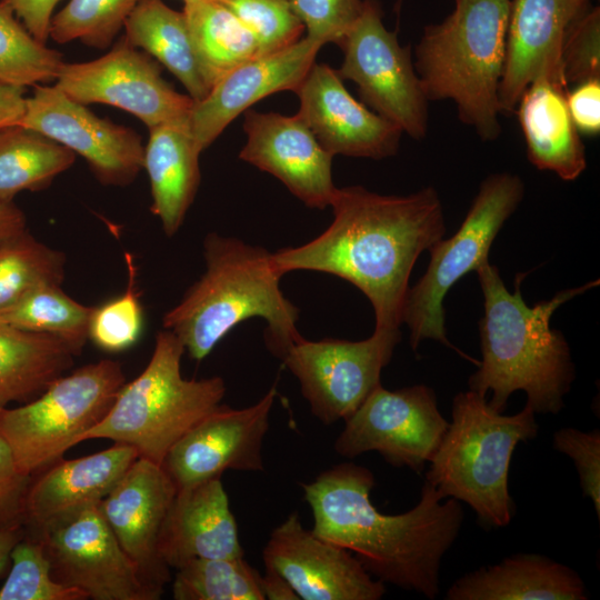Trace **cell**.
<instances>
[{
    "label": "cell",
    "mask_w": 600,
    "mask_h": 600,
    "mask_svg": "<svg viewBox=\"0 0 600 600\" xmlns=\"http://www.w3.org/2000/svg\"><path fill=\"white\" fill-rule=\"evenodd\" d=\"M61 0H0L40 42L49 38L51 19Z\"/></svg>",
    "instance_id": "cell-45"
},
{
    "label": "cell",
    "mask_w": 600,
    "mask_h": 600,
    "mask_svg": "<svg viewBox=\"0 0 600 600\" xmlns=\"http://www.w3.org/2000/svg\"><path fill=\"white\" fill-rule=\"evenodd\" d=\"M590 7V0H511L499 88L501 114L514 113L547 56L562 47L569 27Z\"/></svg>",
    "instance_id": "cell-25"
},
{
    "label": "cell",
    "mask_w": 600,
    "mask_h": 600,
    "mask_svg": "<svg viewBox=\"0 0 600 600\" xmlns=\"http://www.w3.org/2000/svg\"><path fill=\"white\" fill-rule=\"evenodd\" d=\"M206 271L162 319L189 357L203 360L240 322L267 321L264 342L277 358L301 334L299 309L280 289L282 274L267 249L216 232L203 240Z\"/></svg>",
    "instance_id": "cell-4"
},
{
    "label": "cell",
    "mask_w": 600,
    "mask_h": 600,
    "mask_svg": "<svg viewBox=\"0 0 600 600\" xmlns=\"http://www.w3.org/2000/svg\"><path fill=\"white\" fill-rule=\"evenodd\" d=\"M198 149L189 119L149 129L143 169L151 187V212L161 222L167 237L182 226L200 184Z\"/></svg>",
    "instance_id": "cell-27"
},
{
    "label": "cell",
    "mask_w": 600,
    "mask_h": 600,
    "mask_svg": "<svg viewBox=\"0 0 600 600\" xmlns=\"http://www.w3.org/2000/svg\"><path fill=\"white\" fill-rule=\"evenodd\" d=\"M523 197L524 182L518 174L506 171L487 176L456 233L430 247L429 266L409 287L402 313L413 351L421 341L432 339L476 362L448 340L443 300L462 277L489 261L496 237Z\"/></svg>",
    "instance_id": "cell-9"
},
{
    "label": "cell",
    "mask_w": 600,
    "mask_h": 600,
    "mask_svg": "<svg viewBox=\"0 0 600 600\" xmlns=\"http://www.w3.org/2000/svg\"><path fill=\"white\" fill-rule=\"evenodd\" d=\"M339 47L341 79L353 81L362 101L414 140L426 138L429 100L416 72L409 46L388 30L378 0H363L362 10Z\"/></svg>",
    "instance_id": "cell-10"
},
{
    "label": "cell",
    "mask_w": 600,
    "mask_h": 600,
    "mask_svg": "<svg viewBox=\"0 0 600 600\" xmlns=\"http://www.w3.org/2000/svg\"><path fill=\"white\" fill-rule=\"evenodd\" d=\"M534 414L524 406L520 412L504 416L476 391L457 393L452 421L430 460L426 480L444 499L470 506L480 526H508L516 510L508 487L510 461L519 442L537 437Z\"/></svg>",
    "instance_id": "cell-6"
},
{
    "label": "cell",
    "mask_w": 600,
    "mask_h": 600,
    "mask_svg": "<svg viewBox=\"0 0 600 600\" xmlns=\"http://www.w3.org/2000/svg\"><path fill=\"white\" fill-rule=\"evenodd\" d=\"M128 283L124 292L100 307H93L88 339L108 352H119L132 347L143 328V312L136 286L137 267L130 253H126Z\"/></svg>",
    "instance_id": "cell-38"
},
{
    "label": "cell",
    "mask_w": 600,
    "mask_h": 600,
    "mask_svg": "<svg viewBox=\"0 0 600 600\" xmlns=\"http://www.w3.org/2000/svg\"><path fill=\"white\" fill-rule=\"evenodd\" d=\"M374 476L366 467L340 463L302 484L313 514L312 532L350 551L376 579L428 599L440 591V566L463 521L457 499L427 480L419 502L400 514H384L372 504Z\"/></svg>",
    "instance_id": "cell-2"
},
{
    "label": "cell",
    "mask_w": 600,
    "mask_h": 600,
    "mask_svg": "<svg viewBox=\"0 0 600 600\" xmlns=\"http://www.w3.org/2000/svg\"><path fill=\"white\" fill-rule=\"evenodd\" d=\"M176 600H263L261 574L243 557L194 559L172 582Z\"/></svg>",
    "instance_id": "cell-33"
},
{
    "label": "cell",
    "mask_w": 600,
    "mask_h": 600,
    "mask_svg": "<svg viewBox=\"0 0 600 600\" xmlns=\"http://www.w3.org/2000/svg\"><path fill=\"white\" fill-rule=\"evenodd\" d=\"M58 582L84 591L93 600H157L162 592L148 584L123 551L97 503L32 531Z\"/></svg>",
    "instance_id": "cell-12"
},
{
    "label": "cell",
    "mask_w": 600,
    "mask_h": 600,
    "mask_svg": "<svg viewBox=\"0 0 600 600\" xmlns=\"http://www.w3.org/2000/svg\"><path fill=\"white\" fill-rule=\"evenodd\" d=\"M31 476L22 473L0 434V529L23 526V504Z\"/></svg>",
    "instance_id": "cell-43"
},
{
    "label": "cell",
    "mask_w": 600,
    "mask_h": 600,
    "mask_svg": "<svg viewBox=\"0 0 600 600\" xmlns=\"http://www.w3.org/2000/svg\"><path fill=\"white\" fill-rule=\"evenodd\" d=\"M126 383L119 361L103 359L52 381L26 404L0 409V434L18 469L31 476L62 458L110 410Z\"/></svg>",
    "instance_id": "cell-8"
},
{
    "label": "cell",
    "mask_w": 600,
    "mask_h": 600,
    "mask_svg": "<svg viewBox=\"0 0 600 600\" xmlns=\"http://www.w3.org/2000/svg\"><path fill=\"white\" fill-rule=\"evenodd\" d=\"M561 66L568 86L600 79V10L590 7L567 30Z\"/></svg>",
    "instance_id": "cell-40"
},
{
    "label": "cell",
    "mask_w": 600,
    "mask_h": 600,
    "mask_svg": "<svg viewBox=\"0 0 600 600\" xmlns=\"http://www.w3.org/2000/svg\"><path fill=\"white\" fill-rule=\"evenodd\" d=\"M474 272L483 294V317L478 323L482 359L469 377V389L483 397L491 392L488 403L498 412L516 391L526 393V406L534 413L560 412L576 369L569 343L550 321L559 307L599 286V280L561 290L529 307L520 290L524 274L517 276L511 292L489 261Z\"/></svg>",
    "instance_id": "cell-3"
},
{
    "label": "cell",
    "mask_w": 600,
    "mask_h": 600,
    "mask_svg": "<svg viewBox=\"0 0 600 600\" xmlns=\"http://www.w3.org/2000/svg\"><path fill=\"white\" fill-rule=\"evenodd\" d=\"M66 257L28 230L0 243V310L44 284H60Z\"/></svg>",
    "instance_id": "cell-34"
},
{
    "label": "cell",
    "mask_w": 600,
    "mask_h": 600,
    "mask_svg": "<svg viewBox=\"0 0 600 600\" xmlns=\"http://www.w3.org/2000/svg\"><path fill=\"white\" fill-rule=\"evenodd\" d=\"M76 356L58 337L0 322V409L38 397L71 368Z\"/></svg>",
    "instance_id": "cell-28"
},
{
    "label": "cell",
    "mask_w": 600,
    "mask_h": 600,
    "mask_svg": "<svg viewBox=\"0 0 600 600\" xmlns=\"http://www.w3.org/2000/svg\"><path fill=\"white\" fill-rule=\"evenodd\" d=\"M21 538V527L0 529V576L10 559L13 547Z\"/></svg>",
    "instance_id": "cell-49"
},
{
    "label": "cell",
    "mask_w": 600,
    "mask_h": 600,
    "mask_svg": "<svg viewBox=\"0 0 600 600\" xmlns=\"http://www.w3.org/2000/svg\"><path fill=\"white\" fill-rule=\"evenodd\" d=\"M183 14L202 78L211 88L238 66L260 57L256 36L216 0H186Z\"/></svg>",
    "instance_id": "cell-30"
},
{
    "label": "cell",
    "mask_w": 600,
    "mask_h": 600,
    "mask_svg": "<svg viewBox=\"0 0 600 600\" xmlns=\"http://www.w3.org/2000/svg\"><path fill=\"white\" fill-rule=\"evenodd\" d=\"M19 124L81 156L104 186H128L143 169L144 146L139 133L96 116L56 86L33 87Z\"/></svg>",
    "instance_id": "cell-15"
},
{
    "label": "cell",
    "mask_w": 600,
    "mask_h": 600,
    "mask_svg": "<svg viewBox=\"0 0 600 600\" xmlns=\"http://www.w3.org/2000/svg\"><path fill=\"white\" fill-rule=\"evenodd\" d=\"M76 154L44 134L21 124L0 130V202L22 191L47 188L68 170Z\"/></svg>",
    "instance_id": "cell-31"
},
{
    "label": "cell",
    "mask_w": 600,
    "mask_h": 600,
    "mask_svg": "<svg viewBox=\"0 0 600 600\" xmlns=\"http://www.w3.org/2000/svg\"><path fill=\"white\" fill-rule=\"evenodd\" d=\"M276 397L272 387L250 407L220 404L177 441L161 464L177 490L227 470L263 471L262 444Z\"/></svg>",
    "instance_id": "cell-16"
},
{
    "label": "cell",
    "mask_w": 600,
    "mask_h": 600,
    "mask_svg": "<svg viewBox=\"0 0 600 600\" xmlns=\"http://www.w3.org/2000/svg\"><path fill=\"white\" fill-rule=\"evenodd\" d=\"M184 351L174 333L159 331L143 371L120 388L106 417L80 442L109 439L133 447L139 457L161 466L171 447L218 408L226 393L219 376L182 377Z\"/></svg>",
    "instance_id": "cell-7"
},
{
    "label": "cell",
    "mask_w": 600,
    "mask_h": 600,
    "mask_svg": "<svg viewBox=\"0 0 600 600\" xmlns=\"http://www.w3.org/2000/svg\"><path fill=\"white\" fill-rule=\"evenodd\" d=\"M139 458L128 444L114 442L86 457L51 463L30 480L23 504V524L36 531L81 508L98 503Z\"/></svg>",
    "instance_id": "cell-24"
},
{
    "label": "cell",
    "mask_w": 600,
    "mask_h": 600,
    "mask_svg": "<svg viewBox=\"0 0 600 600\" xmlns=\"http://www.w3.org/2000/svg\"><path fill=\"white\" fill-rule=\"evenodd\" d=\"M322 46L308 37L270 54L251 59L222 77L189 116L198 149H207L239 114L259 100L284 90L296 92Z\"/></svg>",
    "instance_id": "cell-21"
},
{
    "label": "cell",
    "mask_w": 600,
    "mask_h": 600,
    "mask_svg": "<svg viewBox=\"0 0 600 600\" xmlns=\"http://www.w3.org/2000/svg\"><path fill=\"white\" fill-rule=\"evenodd\" d=\"M139 0H70L53 14L49 38L57 43L79 40L98 50L112 46L114 38Z\"/></svg>",
    "instance_id": "cell-36"
},
{
    "label": "cell",
    "mask_w": 600,
    "mask_h": 600,
    "mask_svg": "<svg viewBox=\"0 0 600 600\" xmlns=\"http://www.w3.org/2000/svg\"><path fill=\"white\" fill-rule=\"evenodd\" d=\"M54 86L84 106L120 108L148 129L189 119L194 103L163 79L161 64L154 58L131 46L123 36L96 60L64 62Z\"/></svg>",
    "instance_id": "cell-14"
},
{
    "label": "cell",
    "mask_w": 600,
    "mask_h": 600,
    "mask_svg": "<svg viewBox=\"0 0 600 600\" xmlns=\"http://www.w3.org/2000/svg\"><path fill=\"white\" fill-rule=\"evenodd\" d=\"M229 9L258 39L260 57L284 49L302 38L304 26L292 0H216Z\"/></svg>",
    "instance_id": "cell-39"
},
{
    "label": "cell",
    "mask_w": 600,
    "mask_h": 600,
    "mask_svg": "<svg viewBox=\"0 0 600 600\" xmlns=\"http://www.w3.org/2000/svg\"><path fill=\"white\" fill-rule=\"evenodd\" d=\"M62 54L38 41L0 2V81L26 88L57 79Z\"/></svg>",
    "instance_id": "cell-35"
},
{
    "label": "cell",
    "mask_w": 600,
    "mask_h": 600,
    "mask_svg": "<svg viewBox=\"0 0 600 600\" xmlns=\"http://www.w3.org/2000/svg\"><path fill=\"white\" fill-rule=\"evenodd\" d=\"M182 1H186V0H182Z\"/></svg>",
    "instance_id": "cell-50"
},
{
    "label": "cell",
    "mask_w": 600,
    "mask_h": 600,
    "mask_svg": "<svg viewBox=\"0 0 600 600\" xmlns=\"http://www.w3.org/2000/svg\"><path fill=\"white\" fill-rule=\"evenodd\" d=\"M92 308L64 293L60 284H44L0 310V322L20 330L58 337L79 356L88 339Z\"/></svg>",
    "instance_id": "cell-32"
},
{
    "label": "cell",
    "mask_w": 600,
    "mask_h": 600,
    "mask_svg": "<svg viewBox=\"0 0 600 600\" xmlns=\"http://www.w3.org/2000/svg\"><path fill=\"white\" fill-rule=\"evenodd\" d=\"M24 231V212L13 201L0 202V243Z\"/></svg>",
    "instance_id": "cell-47"
},
{
    "label": "cell",
    "mask_w": 600,
    "mask_h": 600,
    "mask_svg": "<svg viewBox=\"0 0 600 600\" xmlns=\"http://www.w3.org/2000/svg\"><path fill=\"white\" fill-rule=\"evenodd\" d=\"M11 570L0 588V600H87V593L64 586L51 574L41 542L30 537L13 547Z\"/></svg>",
    "instance_id": "cell-37"
},
{
    "label": "cell",
    "mask_w": 600,
    "mask_h": 600,
    "mask_svg": "<svg viewBox=\"0 0 600 600\" xmlns=\"http://www.w3.org/2000/svg\"><path fill=\"white\" fill-rule=\"evenodd\" d=\"M561 49L547 56L522 92L514 113L523 134L527 157L539 170L573 181L587 168L586 147L567 104Z\"/></svg>",
    "instance_id": "cell-22"
},
{
    "label": "cell",
    "mask_w": 600,
    "mask_h": 600,
    "mask_svg": "<svg viewBox=\"0 0 600 600\" xmlns=\"http://www.w3.org/2000/svg\"><path fill=\"white\" fill-rule=\"evenodd\" d=\"M296 93L298 117L333 157L380 160L398 152L402 131L357 101L330 66L314 62Z\"/></svg>",
    "instance_id": "cell-18"
},
{
    "label": "cell",
    "mask_w": 600,
    "mask_h": 600,
    "mask_svg": "<svg viewBox=\"0 0 600 600\" xmlns=\"http://www.w3.org/2000/svg\"><path fill=\"white\" fill-rule=\"evenodd\" d=\"M344 423L333 444L339 456L351 459L376 451L389 464L416 473L430 462L449 427L434 390L426 384L398 390L380 384Z\"/></svg>",
    "instance_id": "cell-13"
},
{
    "label": "cell",
    "mask_w": 600,
    "mask_h": 600,
    "mask_svg": "<svg viewBox=\"0 0 600 600\" xmlns=\"http://www.w3.org/2000/svg\"><path fill=\"white\" fill-rule=\"evenodd\" d=\"M158 552L176 570L194 559L244 556L221 478L177 490L161 528Z\"/></svg>",
    "instance_id": "cell-23"
},
{
    "label": "cell",
    "mask_w": 600,
    "mask_h": 600,
    "mask_svg": "<svg viewBox=\"0 0 600 600\" xmlns=\"http://www.w3.org/2000/svg\"><path fill=\"white\" fill-rule=\"evenodd\" d=\"M400 340V329H374L360 341H310L301 336L279 359L299 381L312 414L329 426L350 417L381 384L382 369Z\"/></svg>",
    "instance_id": "cell-11"
},
{
    "label": "cell",
    "mask_w": 600,
    "mask_h": 600,
    "mask_svg": "<svg viewBox=\"0 0 600 600\" xmlns=\"http://www.w3.org/2000/svg\"><path fill=\"white\" fill-rule=\"evenodd\" d=\"M363 0H292L307 37L323 46L340 44L362 10Z\"/></svg>",
    "instance_id": "cell-41"
},
{
    "label": "cell",
    "mask_w": 600,
    "mask_h": 600,
    "mask_svg": "<svg viewBox=\"0 0 600 600\" xmlns=\"http://www.w3.org/2000/svg\"><path fill=\"white\" fill-rule=\"evenodd\" d=\"M177 488L163 470L137 458L97 507L142 579L162 592L170 568L161 560L158 541Z\"/></svg>",
    "instance_id": "cell-20"
},
{
    "label": "cell",
    "mask_w": 600,
    "mask_h": 600,
    "mask_svg": "<svg viewBox=\"0 0 600 600\" xmlns=\"http://www.w3.org/2000/svg\"><path fill=\"white\" fill-rule=\"evenodd\" d=\"M553 447L569 456L577 468L580 486L590 498L597 517L600 518V431L583 432L574 428H562L553 434Z\"/></svg>",
    "instance_id": "cell-42"
},
{
    "label": "cell",
    "mask_w": 600,
    "mask_h": 600,
    "mask_svg": "<svg viewBox=\"0 0 600 600\" xmlns=\"http://www.w3.org/2000/svg\"><path fill=\"white\" fill-rule=\"evenodd\" d=\"M124 39L166 67L193 101L209 93L197 62L183 12L162 0H139L124 22Z\"/></svg>",
    "instance_id": "cell-29"
},
{
    "label": "cell",
    "mask_w": 600,
    "mask_h": 600,
    "mask_svg": "<svg viewBox=\"0 0 600 600\" xmlns=\"http://www.w3.org/2000/svg\"><path fill=\"white\" fill-rule=\"evenodd\" d=\"M243 113L247 142L239 158L278 178L307 207L322 210L330 206L337 191L331 173L333 156L298 114Z\"/></svg>",
    "instance_id": "cell-19"
},
{
    "label": "cell",
    "mask_w": 600,
    "mask_h": 600,
    "mask_svg": "<svg viewBox=\"0 0 600 600\" xmlns=\"http://www.w3.org/2000/svg\"><path fill=\"white\" fill-rule=\"evenodd\" d=\"M586 584L571 568L536 553H518L471 571L449 588L448 600H586Z\"/></svg>",
    "instance_id": "cell-26"
},
{
    "label": "cell",
    "mask_w": 600,
    "mask_h": 600,
    "mask_svg": "<svg viewBox=\"0 0 600 600\" xmlns=\"http://www.w3.org/2000/svg\"><path fill=\"white\" fill-rule=\"evenodd\" d=\"M333 220L311 241L272 253L283 276L312 270L337 276L370 301L378 330H397L420 254L446 234L442 202L433 187L388 196L361 186L337 188Z\"/></svg>",
    "instance_id": "cell-1"
},
{
    "label": "cell",
    "mask_w": 600,
    "mask_h": 600,
    "mask_svg": "<svg viewBox=\"0 0 600 600\" xmlns=\"http://www.w3.org/2000/svg\"><path fill=\"white\" fill-rule=\"evenodd\" d=\"M26 88L0 81V130L19 124L26 109Z\"/></svg>",
    "instance_id": "cell-46"
},
{
    "label": "cell",
    "mask_w": 600,
    "mask_h": 600,
    "mask_svg": "<svg viewBox=\"0 0 600 600\" xmlns=\"http://www.w3.org/2000/svg\"><path fill=\"white\" fill-rule=\"evenodd\" d=\"M261 588L264 599L269 600H299L289 583L276 571L266 569L261 576Z\"/></svg>",
    "instance_id": "cell-48"
},
{
    "label": "cell",
    "mask_w": 600,
    "mask_h": 600,
    "mask_svg": "<svg viewBox=\"0 0 600 600\" xmlns=\"http://www.w3.org/2000/svg\"><path fill=\"white\" fill-rule=\"evenodd\" d=\"M416 48V72L427 99L452 100L461 122L483 141L501 134L499 88L511 0H454Z\"/></svg>",
    "instance_id": "cell-5"
},
{
    "label": "cell",
    "mask_w": 600,
    "mask_h": 600,
    "mask_svg": "<svg viewBox=\"0 0 600 600\" xmlns=\"http://www.w3.org/2000/svg\"><path fill=\"white\" fill-rule=\"evenodd\" d=\"M570 117L580 134L597 136L600 132V79L574 86L567 93Z\"/></svg>",
    "instance_id": "cell-44"
},
{
    "label": "cell",
    "mask_w": 600,
    "mask_h": 600,
    "mask_svg": "<svg viewBox=\"0 0 600 600\" xmlns=\"http://www.w3.org/2000/svg\"><path fill=\"white\" fill-rule=\"evenodd\" d=\"M262 558L302 600H379L386 593L350 551L307 530L297 512L272 530Z\"/></svg>",
    "instance_id": "cell-17"
}]
</instances>
